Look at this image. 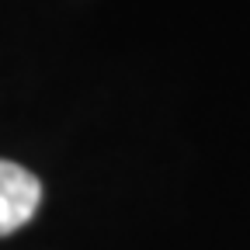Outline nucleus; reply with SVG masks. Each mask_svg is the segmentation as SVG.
<instances>
[{"label": "nucleus", "mask_w": 250, "mask_h": 250, "mask_svg": "<svg viewBox=\"0 0 250 250\" xmlns=\"http://www.w3.org/2000/svg\"><path fill=\"white\" fill-rule=\"evenodd\" d=\"M42 205V181L21 164L0 160V236L24 229Z\"/></svg>", "instance_id": "1"}]
</instances>
